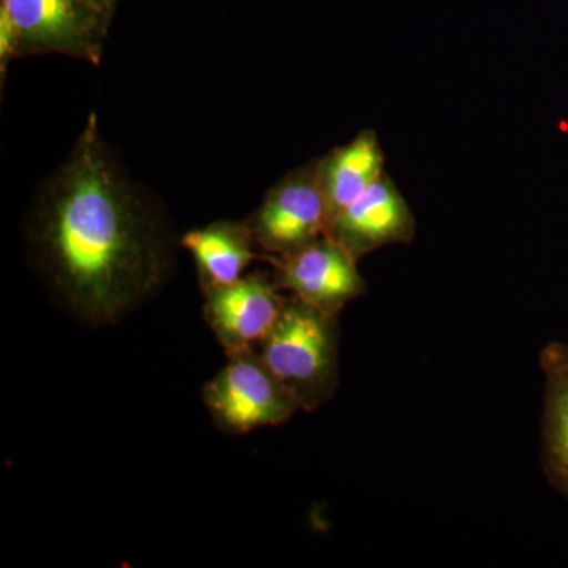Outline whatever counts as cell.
<instances>
[{
	"label": "cell",
	"instance_id": "6da1fadb",
	"mask_svg": "<svg viewBox=\"0 0 568 568\" xmlns=\"http://www.w3.org/2000/svg\"><path fill=\"white\" fill-rule=\"evenodd\" d=\"M28 234L52 295L95 327L119 323L152 297L174 260L166 220L108 148L97 114L44 182Z\"/></svg>",
	"mask_w": 568,
	"mask_h": 568
},
{
	"label": "cell",
	"instance_id": "7a4b0ae2",
	"mask_svg": "<svg viewBox=\"0 0 568 568\" xmlns=\"http://www.w3.org/2000/svg\"><path fill=\"white\" fill-rule=\"evenodd\" d=\"M336 317L290 297L257 349L272 375L306 413L327 403L338 387Z\"/></svg>",
	"mask_w": 568,
	"mask_h": 568
},
{
	"label": "cell",
	"instance_id": "3957f363",
	"mask_svg": "<svg viewBox=\"0 0 568 568\" xmlns=\"http://www.w3.org/2000/svg\"><path fill=\"white\" fill-rule=\"evenodd\" d=\"M14 26L18 58L61 54L99 65L111 18L91 0H0Z\"/></svg>",
	"mask_w": 568,
	"mask_h": 568
},
{
	"label": "cell",
	"instance_id": "277c9868",
	"mask_svg": "<svg viewBox=\"0 0 568 568\" xmlns=\"http://www.w3.org/2000/svg\"><path fill=\"white\" fill-rule=\"evenodd\" d=\"M203 398L213 422L230 435L286 424L301 410L257 351L227 355L222 372L205 384Z\"/></svg>",
	"mask_w": 568,
	"mask_h": 568
},
{
	"label": "cell",
	"instance_id": "5b68a950",
	"mask_svg": "<svg viewBox=\"0 0 568 568\" xmlns=\"http://www.w3.org/2000/svg\"><path fill=\"white\" fill-rule=\"evenodd\" d=\"M246 222L265 257L284 256L328 234L331 216L317 160L276 182Z\"/></svg>",
	"mask_w": 568,
	"mask_h": 568
},
{
	"label": "cell",
	"instance_id": "8992f818",
	"mask_svg": "<svg viewBox=\"0 0 568 568\" xmlns=\"http://www.w3.org/2000/svg\"><path fill=\"white\" fill-rule=\"evenodd\" d=\"M267 260L275 267L274 283L280 291H290L293 297L327 315L338 316L349 302L365 294L358 261L328 234Z\"/></svg>",
	"mask_w": 568,
	"mask_h": 568
},
{
	"label": "cell",
	"instance_id": "52a82bcc",
	"mask_svg": "<svg viewBox=\"0 0 568 568\" xmlns=\"http://www.w3.org/2000/svg\"><path fill=\"white\" fill-rule=\"evenodd\" d=\"M205 295V323L226 355L257 351L278 323L287 298L263 272L242 276Z\"/></svg>",
	"mask_w": 568,
	"mask_h": 568
},
{
	"label": "cell",
	"instance_id": "ba28073f",
	"mask_svg": "<svg viewBox=\"0 0 568 568\" xmlns=\"http://www.w3.org/2000/svg\"><path fill=\"white\" fill-rule=\"evenodd\" d=\"M414 234L413 209L387 173L338 213L328 226V235L345 246L355 261L383 246L409 244Z\"/></svg>",
	"mask_w": 568,
	"mask_h": 568
},
{
	"label": "cell",
	"instance_id": "9c48e42d",
	"mask_svg": "<svg viewBox=\"0 0 568 568\" xmlns=\"http://www.w3.org/2000/svg\"><path fill=\"white\" fill-rule=\"evenodd\" d=\"M182 245L192 253L203 293L230 286L245 275L256 260V242L248 222H220L190 231Z\"/></svg>",
	"mask_w": 568,
	"mask_h": 568
},
{
	"label": "cell",
	"instance_id": "30bf717a",
	"mask_svg": "<svg viewBox=\"0 0 568 568\" xmlns=\"http://www.w3.org/2000/svg\"><path fill=\"white\" fill-rule=\"evenodd\" d=\"M545 376L541 465L549 485L568 499V345L552 342L540 353Z\"/></svg>",
	"mask_w": 568,
	"mask_h": 568
},
{
	"label": "cell",
	"instance_id": "8fae6325",
	"mask_svg": "<svg viewBox=\"0 0 568 568\" xmlns=\"http://www.w3.org/2000/svg\"><path fill=\"white\" fill-rule=\"evenodd\" d=\"M317 163L331 223L386 174V159L372 130L358 133L353 141L317 159Z\"/></svg>",
	"mask_w": 568,
	"mask_h": 568
},
{
	"label": "cell",
	"instance_id": "7c38bea8",
	"mask_svg": "<svg viewBox=\"0 0 568 568\" xmlns=\"http://www.w3.org/2000/svg\"><path fill=\"white\" fill-rule=\"evenodd\" d=\"M14 58H18L17 32H14L13 22L7 11L0 9V71H2V78L11 59Z\"/></svg>",
	"mask_w": 568,
	"mask_h": 568
},
{
	"label": "cell",
	"instance_id": "4fadbf2b",
	"mask_svg": "<svg viewBox=\"0 0 568 568\" xmlns=\"http://www.w3.org/2000/svg\"><path fill=\"white\" fill-rule=\"evenodd\" d=\"M93 6L99 7L100 10H103L104 13L114 14L115 7H118L119 0H91Z\"/></svg>",
	"mask_w": 568,
	"mask_h": 568
}]
</instances>
